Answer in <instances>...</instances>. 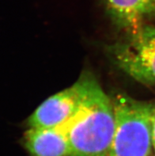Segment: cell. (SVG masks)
<instances>
[{"label": "cell", "mask_w": 155, "mask_h": 156, "mask_svg": "<svg viewBox=\"0 0 155 156\" xmlns=\"http://www.w3.org/2000/svg\"><path fill=\"white\" fill-rule=\"evenodd\" d=\"M63 126L71 156H109L115 132L113 102L91 75L79 109Z\"/></svg>", "instance_id": "1"}, {"label": "cell", "mask_w": 155, "mask_h": 156, "mask_svg": "<svg viewBox=\"0 0 155 156\" xmlns=\"http://www.w3.org/2000/svg\"><path fill=\"white\" fill-rule=\"evenodd\" d=\"M115 132L109 156H151L154 106L126 94L112 99Z\"/></svg>", "instance_id": "2"}, {"label": "cell", "mask_w": 155, "mask_h": 156, "mask_svg": "<svg viewBox=\"0 0 155 156\" xmlns=\"http://www.w3.org/2000/svg\"><path fill=\"white\" fill-rule=\"evenodd\" d=\"M111 55L127 75L146 85H155V26H143L128 41L115 44Z\"/></svg>", "instance_id": "3"}, {"label": "cell", "mask_w": 155, "mask_h": 156, "mask_svg": "<svg viewBox=\"0 0 155 156\" xmlns=\"http://www.w3.org/2000/svg\"><path fill=\"white\" fill-rule=\"evenodd\" d=\"M89 75H83L68 88L42 102L29 117V128H51L63 125L79 109L86 90Z\"/></svg>", "instance_id": "4"}, {"label": "cell", "mask_w": 155, "mask_h": 156, "mask_svg": "<svg viewBox=\"0 0 155 156\" xmlns=\"http://www.w3.org/2000/svg\"><path fill=\"white\" fill-rule=\"evenodd\" d=\"M113 22L130 36L143 27L144 21L155 18V0H103Z\"/></svg>", "instance_id": "5"}, {"label": "cell", "mask_w": 155, "mask_h": 156, "mask_svg": "<svg viewBox=\"0 0 155 156\" xmlns=\"http://www.w3.org/2000/svg\"><path fill=\"white\" fill-rule=\"evenodd\" d=\"M24 144L31 156H71L63 125L51 128H29Z\"/></svg>", "instance_id": "6"}, {"label": "cell", "mask_w": 155, "mask_h": 156, "mask_svg": "<svg viewBox=\"0 0 155 156\" xmlns=\"http://www.w3.org/2000/svg\"><path fill=\"white\" fill-rule=\"evenodd\" d=\"M152 136H153V144L155 151V106L153 109V121H152Z\"/></svg>", "instance_id": "7"}]
</instances>
